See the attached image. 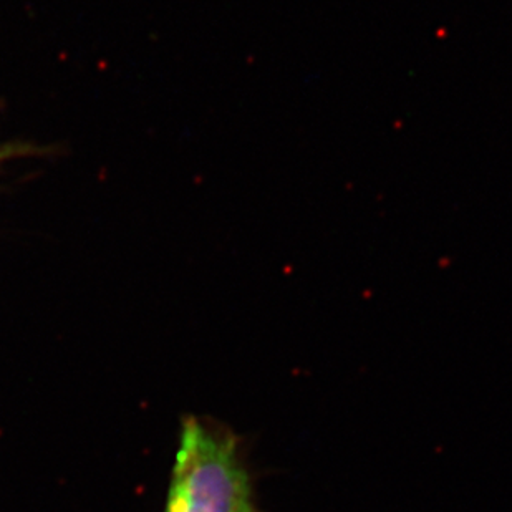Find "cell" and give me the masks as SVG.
Here are the masks:
<instances>
[{
  "instance_id": "cell-1",
  "label": "cell",
  "mask_w": 512,
  "mask_h": 512,
  "mask_svg": "<svg viewBox=\"0 0 512 512\" xmlns=\"http://www.w3.org/2000/svg\"><path fill=\"white\" fill-rule=\"evenodd\" d=\"M166 512H266L257 504L241 440L228 426L184 420Z\"/></svg>"
},
{
  "instance_id": "cell-2",
  "label": "cell",
  "mask_w": 512,
  "mask_h": 512,
  "mask_svg": "<svg viewBox=\"0 0 512 512\" xmlns=\"http://www.w3.org/2000/svg\"><path fill=\"white\" fill-rule=\"evenodd\" d=\"M25 153L22 146L17 145H0V163L5 160H9L10 156L22 155Z\"/></svg>"
}]
</instances>
